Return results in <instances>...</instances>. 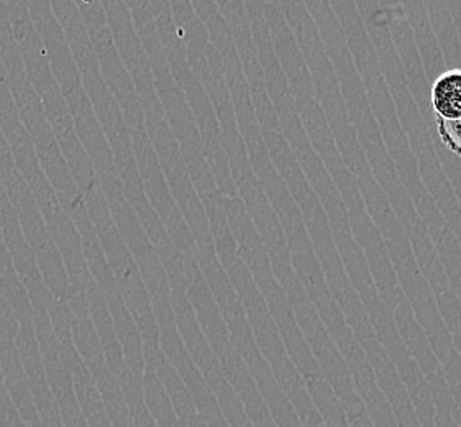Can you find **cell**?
<instances>
[{"mask_svg": "<svg viewBox=\"0 0 461 427\" xmlns=\"http://www.w3.org/2000/svg\"><path fill=\"white\" fill-rule=\"evenodd\" d=\"M430 103L437 119H461V69H450L438 76L430 89Z\"/></svg>", "mask_w": 461, "mask_h": 427, "instance_id": "obj_1", "label": "cell"}, {"mask_svg": "<svg viewBox=\"0 0 461 427\" xmlns=\"http://www.w3.org/2000/svg\"><path fill=\"white\" fill-rule=\"evenodd\" d=\"M437 132L442 143L452 151L453 155L461 159V119L458 121H443L437 119Z\"/></svg>", "mask_w": 461, "mask_h": 427, "instance_id": "obj_2", "label": "cell"}]
</instances>
